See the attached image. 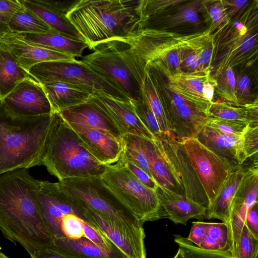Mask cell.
<instances>
[{
  "label": "cell",
  "mask_w": 258,
  "mask_h": 258,
  "mask_svg": "<svg viewBox=\"0 0 258 258\" xmlns=\"http://www.w3.org/2000/svg\"><path fill=\"white\" fill-rule=\"evenodd\" d=\"M40 181L26 168L0 175V230L30 255L51 247L53 239L38 204Z\"/></svg>",
  "instance_id": "1"
},
{
  "label": "cell",
  "mask_w": 258,
  "mask_h": 258,
  "mask_svg": "<svg viewBox=\"0 0 258 258\" xmlns=\"http://www.w3.org/2000/svg\"><path fill=\"white\" fill-rule=\"evenodd\" d=\"M135 0H78L66 17L93 49L98 45L134 35L139 16Z\"/></svg>",
  "instance_id": "2"
},
{
  "label": "cell",
  "mask_w": 258,
  "mask_h": 258,
  "mask_svg": "<svg viewBox=\"0 0 258 258\" xmlns=\"http://www.w3.org/2000/svg\"><path fill=\"white\" fill-rule=\"evenodd\" d=\"M51 115L21 116L0 102V175L41 165Z\"/></svg>",
  "instance_id": "3"
},
{
  "label": "cell",
  "mask_w": 258,
  "mask_h": 258,
  "mask_svg": "<svg viewBox=\"0 0 258 258\" xmlns=\"http://www.w3.org/2000/svg\"><path fill=\"white\" fill-rule=\"evenodd\" d=\"M59 181L70 178L100 177L107 165L89 152L80 137L59 113L51 115L41 165Z\"/></svg>",
  "instance_id": "4"
},
{
  "label": "cell",
  "mask_w": 258,
  "mask_h": 258,
  "mask_svg": "<svg viewBox=\"0 0 258 258\" xmlns=\"http://www.w3.org/2000/svg\"><path fill=\"white\" fill-rule=\"evenodd\" d=\"M61 189L86 210L133 225H143L100 177L70 178L58 182Z\"/></svg>",
  "instance_id": "5"
},
{
  "label": "cell",
  "mask_w": 258,
  "mask_h": 258,
  "mask_svg": "<svg viewBox=\"0 0 258 258\" xmlns=\"http://www.w3.org/2000/svg\"><path fill=\"white\" fill-rule=\"evenodd\" d=\"M100 178L142 223L167 218L155 190L140 181L121 162L107 165Z\"/></svg>",
  "instance_id": "6"
},
{
  "label": "cell",
  "mask_w": 258,
  "mask_h": 258,
  "mask_svg": "<svg viewBox=\"0 0 258 258\" xmlns=\"http://www.w3.org/2000/svg\"><path fill=\"white\" fill-rule=\"evenodd\" d=\"M30 75L42 85L53 82L71 83L83 87L92 94L104 93L118 100H131L117 85L97 74L81 60L51 61L36 64Z\"/></svg>",
  "instance_id": "7"
},
{
  "label": "cell",
  "mask_w": 258,
  "mask_h": 258,
  "mask_svg": "<svg viewBox=\"0 0 258 258\" xmlns=\"http://www.w3.org/2000/svg\"><path fill=\"white\" fill-rule=\"evenodd\" d=\"M178 34L160 31L143 42L132 51V58L140 69L149 67L167 79L181 73Z\"/></svg>",
  "instance_id": "8"
},
{
  "label": "cell",
  "mask_w": 258,
  "mask_h": 258,
  "mask_svg": "<svg viewBox=\"0 0 258 258\" xmlns=\"http://www.w3.org/2000/svg\"><path fill=\"white\" fill-rule=\"evenodd\" d=\"M180 141L184 146L207 196L209 209L213 205L225 181L235 169L229 163L204 146L197 138Z\"/></svg>",
  "instance_id": "9"
},
{
  "label": "cell",
  "mask_w": 258,
  "mask_h": 258,
  "mask_svg": "<svg viewBox=\"0 0 258 258\" xmlns=\"http://www.w3.org/2000/svg\"><path fill=\"white\" fill-rule=\"evenodd\" d=\"M81 61L117 85L131 99L142 100L141 91L113 40L98 45Z\"/></svg>",
  "instance_id": "10"
},
{
  "label": "cell",
  "mask_w": 258,
  "mask_h": 258,
  "mask_svg": "<svg viewBox=\"0 0 258 258\" xmlns=\"http://www.w3.org/2000/svg\"><path fill=\"white\" fill-rule=\"evenodd\" d=\"M37 199L42 215L53 238L63 237L61 222L64 216L74 214L87 221L86 210L64 193L58 182L40 180Z\"/></svg>",
  "instance_id": "11"
},
{
  "label": "cell",
  "mask_w": 258,
  "mask_h": 258,
  "mask_svg": "<svg viewBox=\"0 0 258 258\" xmlns=\"http://www.w3.org/2000/svg\"><path fill=\"white\" fill-rule=\"evenodd\" d=\"M156 138L181 180L185 197L208 209L207 196L182 142L162 133Z\"/></svg>",
  "instance_id": "12"
},
{
  "label": "cell",
  "mask_w": 258,
  "mask_h": 258,
  "mask_svg": "<svg viewBox=\"0 0 258 258\" xmlns=\"http://www.w3.org/2000/svg\"><path fill=\"white\" fill-rule=\"evenodd\" d=\"M86 211L87 220L98 227L127 258H146L143 225L115 221Z\"/></svg>",
  "instance_id": "13"
},
{
  "label": "cell",
  "mask_w": 258,
  "mask_h": 258,
  "mask_svg": "<svg viewBox=\"0 0 258 258\" xmlns=\"http://www.w3.org/2000/svg\"><path fill=\"white\" fill-rule=\"evenodd\" d=\"M0 102L11 111L21 116H35L51 113L50 105L43 85L31 76Z\"/></svg>",
  "instance_id": "14"
},
{
  "label": "cell",
  "mask_w": 258,
  "mask_h": 258,
  "mask_svg": "<svg viewBox=\"0 0 258 258\" xmlns=\"http://www.w3.org/2000/svg\"><path fill=\"white\" fill-rule=\"evenodd\" d=\"M90 100L113 120L122 135L129 133L145 137L151 140L156 139L139 119L130 102L118 100L98 92H93Z\"/></svg>",
  "instance_id": "15"
},
{
  "label": "cell",
  "mask_w": 258,
  "mask_h": 258,
  "mask_svg": "<svg viewBox=\"0 0 258 258\" xmlns=\"http://www.w3.org/2000/svg\"><path fill=\"white\" fill-rule=\"evenodd\" d=\"M257 1H252L242 15L230 20L213 33L215 49L212 63L222 59L240 43L250 30L257 27Z\"/></svg>",
  "instance_id": "16"
},
{
  "label": "cell",
  "mask_w": 258,
  "mask_h": 258,
  "mask_svg": "<svg viewBox=\"0 0 258 258\" xmlns=\"http://www.w3.org/2000/svg\"><path fill=\"white\" fill-rule=\"evenodd\" d=\"M142 145L153 179L157 184L172 192L185 196L181 180L159 140L157 138L151 140L142 136Z\"/></svg>",
  "instance_id": "17"
},
{
  "label": "cell",
  "mask_w": 258,
  "mask_h": 258,
  "mask_svg": "<svg viewBox=\"0 0 258 258\" xmlns=\"http://www.w3.org/2000/svg\"><path fill=\"white\" fill-rule=\"evenodd\" d=\"M21 3L37 15L57 33L67 37L83 40L66 17L76 1L20 0Z\"/></svg>",
  "instance_id": "18"
},
{
  "label": "cell",
  "mask_w": 258,
  "mask_h": 258,
  "mask_svg": "<svg viewBox=\"0 0 258 258\" xmlns=\"http://www.w3.org/2000/svg\"><path fill=\"white\" fill-rule=\"evenodd\" d=\"M69 124L78 134L87 150L100 163L109 165L118 161L122 152L120 140L97 128Z\"/></svg>",
  "instance_id": "19"
},
{
  "label": "cell",
  "mask_w": 258,
  "mask_h": 258,
  "mask_svg": "<svg viewBox=\"0 0 258 258\" xmlns=\"http://www.w3.org/2000/svg\"><path fill=\"white\" fill-rule=\"evenodd\" d=\"M0 42L9 48L20 67L28 73L33 67L42 62L77 60L71 55L26 43L11 33L1 38Z\"/></svg>",
  "instance_id": "20"
},
{
  "label": "cell",
  "mask_w": 258,
  "mask_h": 258,
  "mask_svg": "<svg viewBox=\"0 0 258 258\" xmlns=\"http://www.w3.org/2000/svg\"><path fill=\"white\" fill-rule=\"evenodd\" d=\"M155 191L167 218L176 224L186 225L192 218H205L207 208L187 198L158 185Z\"/></svg>",
  "instance_id": "21"
},
{
  "label": "cell",
  "mask_w": 258,
  "mask_h": 258,
  "mask_svg": "<svg viewBox=\"0 0 258 258\" xmlns=\"http://www.w3.org/2000/svg\"><path fill=\"white\" fill-rule=\"evenodd\" d=\"M69 124L82 125L106 132L118 140L122 134L113 120L90 100L58 112Z\"/></svg>",
  "instance_id": "22"
},
{
  "label": "cell",
  "mask_w": 258,
  "mask_h": 258,
  "mask_svg": "<svg viewBox=\"0 0 258 258\" xmlns=\"http://www.w3.org/2000/svg\"><path fill=\"white\" fill-rule=\"evenodd\" d=\"M196 138L235 169L241 165L242 136L226 134L206 125Z\"/></svg>",
  "instance_id": "23"
},
{
  "label": "cell",
  "mask_w": 258,
  "mask_h": 258,
  "mask_svg": "<svg viewBox=\"0 0 258 258\" xmlns=\"http://www.w3.org/2000/svg\"><path fill=\"white\" fill-rule=\"evenodd\" d=\"M51 248L68 258H127L119 250H111L98 245L85 237L70 239L54 238Z\"/></svg>",
  "instance_id": "24"
},
{
  "label": "cell",
  "mask_w": 258,
  "mask_h": 258,
  "mask_svg": "<svg viewBox=\"0 0 258 258\" xmlns=\"http://www.w3.org/2000/svg\"><path fill=\"white\" fill-rule=\"evenodd\" d=\"M42 85L50 105V115L87 102L92 94L83 87L66 82H53Z\"/></svg>",
  "instance_id": "25"
},
{
  "label": "cell",
  "mask_w": 258,
  "mask_h": 258,
  "mask_svg": "<svg viewBox=\"0 0 258 258\" xmlns=\"http://www.w3.org/2000/svg\"><path fill=\"white\" fill-rule=\"evenodd\" d=\"M11 34L30 44L44 47L74 57H81L88 45L84 40H75L55 33Z\"/></svg>",
  "instance_id": "26"
},
{
  "label": "cell",
  "mask_w": 258,
  "mask_h": 258,
  "mask_svg": "<svg viewBox=\"0 0 258 258\" xmlns=\"http://www.w3.org/2000/svg\"><path fill=\"white\" fill-rule=\"evenodd\" d=\"M245 170L241 165L230 174L213 205L207 210L205 218L218 219L229 224L234 198Z\"/></svg>",
  "instance_id": "27"
},
{
  "label": "cell",
  "mask_w": 258,
  "mask_h": 258,
  "mask_svg": "<svg viewBox=\"0 0 258 258\" xmlns=\"http://www.w3.org/2000/svg\"><path fill=\"white\" fill-rule=\"evenodd\" d=\"M30 76L19 65L9 48L0 42V101Z\"/></svg>",
  "instance_id": "28"
},
{
  "label": "cell",
  "mask_w": 258,
  "mask_h": 258,
  "mask_svg": "<svg viewBox=\"0 0 258 258\" xmlns=\"http://www.w3.org/2000/svg\"><path fill=\"white\" fill-rule=\"evenodd\" d=\"M211 73L210 70L191 73H180L168 78V82L165 86L190 100L211 105L212 103L205 99L203 92L204 83Z\"/></svg>",
  "instance_id": "29"
},
{
  "label": "cell",
  "mask_w": 258,
  "mask_h": 258,
  "mask_svg": "<svg viewBox=\"0 0 258 258\" xmlns=\"http://www.w3.org/2000/svg\"><path fill=\"white\" fill-rule=\"evenodd\" d=\"M257 27L250 30L237 47L222 59L213 69L215 75L225 68H232L248 60L254 59L257 53Z\"/></svg>",
  "instance_id": "30"
},
{
  "label": "cell",
  "mask_w": 258,
  "mask_h": 258,
  "mask_svg": "<svg viewBox=\"0 0 258 258\" xmlns=\"http://www.w3.org/2000/svg\"><path fill=\"white\" fill-rule=\"evenodd\" d=\"M9 28L11 33L17 34L57 33L22 3L20 8L12 17Z\"/></svg>",
  "instance_id": "31"
},
{
  "label": "cell",
  "mask_w": 258,
  "mask_h": 258,
  "mask_svg": "<svg viewBox=\"0 0 258 258\" xmlns=\"http://www.w3.org/2000/svg\"><path fill=\"white\" fill-rule=\"evenodd\" d=\"M184 41L193 49L199 62L200 70H211L215 52L214 36L208 28L198 33L182 36Z\"/></svg>",
  "instance_id": "32"
},
{
  "label": "cell",
  "mask_w": 258,
  "mask_h": 258,
  "mask_svg": "<svg viewBox=\"0 0 258 258\" xmlns=\"http://www.w3.org/2000/svg\"><path fill=\"white\" fill-rule=\"evenodd\" d=\"M202 223L204 236L199 248L211 250H231V236L226 223Z\"/></svg>",
  "instance_id": "33"
},
{
  "label": "cell",
  "mask_w": 258,
  "mask_h": 258,
  "mask_svg": "<svg viewBox=\"0 0 258 258\" xmlns=\"http://www.w3.org/2000/svg\"><path fill=\"white\" fill-rule=\"evenodd\" d=\"M120 141L122 152L119 159L133 163L153 179L143 148L142 136L133 134H125L122 135Z\"/></svg>",
  "instance_id": "34"
},
{
  "label": "cell",
  "mask_w": 258,
  "mask_h": 258,
  "mask_svg": "<svg viewBox=\"0 0 258 258\" xmlns=\"http://www.w3.org/2000/svg\"><path fill=\"white\" fill-rule=\"evenodd\" d=\"M145 73V78L140 88L142 99L154 113L162 133L170 135L159 92L148 74Z\"/></svg>",
  "instance_id": "35"
},
{
  "label": "cell",
  "mask_w": 258,
  "mask_h": 258,
  "mask_svg": "<svg viewBox=\"0 0 258 258\" xmlns=\"http://www.w3.org/2000/svg\"><path fill=\"white\" fill-rule=\"evenodd\" d=\"M257 160L246 169L234 199L251 208L257 203L258 169Z\"/></svg>",
  "instance_id": "36"
},
{
  "label": "cell",
  "mask_w": 258,
  "mask_h": 258,
  "mask_svg": "<svg viewBox=\"0 0 258 258\" xmlns=\"http://www.w3.org/2000/svg\"><path fill=\"white\" fill-rule=\"evenodd\" d=\"M205 1H190L181 6L176 13L170 16L166 21L169 27L183 24H191L199 26L200 24L199 13L204 10Z\"/></svg>",
  "instance_id": "37"
},
{
  "label": "cell",
  "mask_w": 258,
  "mask_h": 258,
  "mask_svg": "<svg viewBox=\"0 0 258 258\" xmlns=\"http://www.w3.org/2000/svg\"><path fill=\"white\" fill-rule=\"evenodd\" d=\"M208 117L240 120L249 124L248 111L245 105L236 104L226 101H213L209 108Z\"/></svg>",
  "instance_id": "38"
},
{
  "label": "cell",
  "mask_w": 258,
  "mask_h": 258,
  "mask_svg": "<svg viewBox=\"0 0 258 258\" xmlns=\"http://www.w3.org/2000/svg\"><path fill=\"white\" fill-rule=\"evenodd\" d=\"M213 77L217 82L215 93L224 101L238 104L236 96L235 73L233 68L226 67Z\"/></svg>",
  "instance_id": "39"
},
{
  "label": "cell",
  "mask_w": 258,
  "mask_h": 258,
  "mask_svg": "<svg viewBox=\"0 0 258 258\" xmlns=\"http://www.w3.org/2000/svg\"><path fill=\"white\" fill-rule=\"evenodd\" d=\"M184 0H140L138 6L139 27L171 7L186 2Z\"/></svg>",
  "instance_id": "40"
},
{
  "label": "cell",
  "mask_w": 258,
  "mask_h": 258,
  "mask_svg": "<svg viewBox=\"0 0 258 258\" xmlns=\"http://www.w3.org/2000/svg\"><path fill=\"white\" fill-rule=\"evenodd\" d=\"M130 102L144 125L155 138L159 137L162 132L155 116L147 103L143 99H131Z\"/></svg>",
  "instance_id": "41"
},
{
  "label": "cell",
  "mask_w": 258,
  "mask_h": 258,
  "mask_svg": "<svg viewBox=\"0 0 258 258\" xmlns=\"http://www.w3.org/2000/svg\"><path fill=\"white\" fill-rule=\"evenodd\" d=\"M204 9L211 21L208 29L212 33L218 31L230 21L222 0L205 1Z\"/></svg>",
  "instance_id": "42"
},
{
  "label": "cell",
  "mask_w": 258,
  "mask_h": 258,
  "mask_svg": "<svg viewBox=\"0 0 258 258\" xmlns=\"http://www.w3.org/2000/svg\"><path fill=\"white\" fill-rule=\"evenodd\" d=\"M179 66L181 73H191L201 71L198 59L193 49L183 39L178 37Z\"/></svg>",
  "instance_id": "43"
},
{
  "label": "cell",
  "mask_w": 258,
  "mask_h": 258,
  "mask_svg": "<svg viewBox=\"0 0 258 258\" xmlns=\"http://www.w3.org/2000/svg\"><path fill=\"white\" fill-rule=\"evenodd\" d=\"M206 125L226 134L242 136L249 124L240 120L208 117Z\"/></svg>",
  "instance_id": "44"
},
{
  "label": "cell",
  "mask_w": 258,
  "mask_h": 258,
  "mask_svg": "<svg viewBox=\"0 0 258 258\" xmlns=\"http://www.w3.org/2000/svg\"><path fill=\"white\" fill-rule=\"evenodd\" d=\"M235 258H258V239L253 236L245 224L241 233Z\"/></svg>",
  "instance_id": "45"
},
{
  "label": "cell",
  "mask_w": 258,
  "mask_h": 258,
  "mask_svg": "<svg viewBox=\"0 0 258 258\" xmlns=\"http://www.w3.org/2000/svg\"><path fill=\"white\" fill-rule=\"evenodd\" d=\"M258 126L249 125L242 135V147L240 163L242 165L247 159L257 154Z\"/></svg>",
  "instance_id": "46"
},
{
  "label": "cell",
  "mask_w": 258,
  "mask_h": 258,
  "mask_svg": "<svg viewBox=\"0 0 258 258\" xmlns=\"http://www.w3.org/2000/svg\"><path fill=\"white\" fill-rule=\"evenodd\" d=\"M82 224L84 237L102 247L111 250H119L96 226L84 220H82Z\"/></svg>",
  "instance_id": "47"
},
{
  "label": "cell",
  "mask_w": 258,
  "mask_h": 258,
  "mask_svg": "<svg viewBox=\"0 0 258 258\" xmlns=\"http://www.w3.org/2000/svg\"><path fill=\"white\" fill-rule=\"evenodd\" d=\"M235 78L236 96L238 104L244 105L253 102L255 100L252 99L249 75L242 71L235 74Z\"/></svg>",
  "instance_id": "48"
},
{
  "label": "cell",
  "mask_w": 258,
  "mask_h": 258,
  "mask_svg": "<svg viewBox=\"0 0 258 258\" xmlns=\"http://www.w3.org/2000/svg\"><path fill=\"white\" fill-rule=\"evenodd\" d=\"M21 6L20 0H0V39L11 33L10 20Z\"/></svg>",
  "instance_id": "49"
},
{
  "label": "cell",
  "mask_w": 258,
  "mask_h": 258,
  "mask_svg": "<svg viewBox=\"0 0 258 258\" xmlns=\"http://www.w3.org/2000/svg\"><path fill=\"white\" fill-rule=\"evenodd\" d=\"M82 220L84 219L74 214L64 216L61 222V230L63 237L70 239L84 237Z\"/></svg>",
  "instance_id": "50"
},
{
  "label": "cell",
  "mask_w": 258,
  "mask_h": 258,
  "mask_svg": "<svg viewBox=\"0 0 258 258\" xmlns=\"http://www.w3.org/2000/svg\"><path fill=\"white\" fill-rule=\"evenodd\" d=\"M230 20L238 18L246 11L252 1L249 0H222Z\"/></svg>",
  "instance_id": "51"
},
{
  "label": "cell",
  "mask_w": 258,
  "mask_h": 258,
  "mask_svg": "<svg viewBox=\"0 0 258 258\" xmlns=\"http://www.w3.org/2000/svg\"><path fill=\"white\" fill-rule=\"evenodd\" d=\"M174 241L181 249L183 258H202L199 248L186 238L178 234L174 235Z\"/></svg>",
  "instance_id": "52"
},
{
  "label": "cell",
  "mask_w": 258,
  "mask_h": 258,
  "mask_svg": "<svg viewBox=\"0 0 258 258\" xmlns=\"http://www.w3.org/2000/svg\"><path fill=\"white\" fill-rule=\"evenodd\" d=\"M118 161L126 166L133 175L145 185L151 189L156 190L158 184L144 170L130 162L119 159Z\"/></svg>",
  "instance_id": "53"
},
{
  "label": "cell",
  "mask_w": 258,
  "mask_h": 258,
  "mask_svg": "<svg viewBox=\"0 0 258 258\" xmlns=\"http://www.w3.org/2000/svg\"><path fill=\"white\" fill-rule=\"evenodd\" d=\"M258 203H255L248 211L245 225L253 236L258 239Z\"/></svg>",
  "instance_id": "54"
},
{
  "label": "cell",
  "mask_w": 258,
  "mask_h": 258,
  "mask_svg": "<svg viewBox=\"0 0 258 258\" xmlns=\"http://www.w3.org/2000/svg\"><path fill=\"white\" fill-rule=\"evenodd\" d=\"M192 227L186 239L199 247L203 239L204 229L202 221L192 222Z\"/></svg>",
  "instance_id": "55"
},
{
  "label": "cell",
  "mask_w": 258,
  "mask_h": 258,
  "mask_svg": "<svg viewBox=\"0 0 258 258\" xmlns=\"http://www.w3.org/2000/svg\"><path fill=\"white\" fill-rule=\"evenodd\" d=\"M216 85V79L211 75V73L209 74L204 83L203 92L205 99L210 103L213 102Z\"/></svg>",
  "instance_id": "56"
},
{
  "label": "cell",
  "mask_w": 258,
  "mask_h": 258,
  "mask_svg": "<svg viewBox=\"0 0 258 258\" xmlns=\"http://www.w3.org/2000/svg\"><path fill=\"white\" fill-rule=\"evenodd\" d=\"M30 256L31 258H68L51 247L37 250Z\"/></svg>",
  "instance_id": "57"
},
{
  "label": "cell",
  "mask_w": 258,
  "mask_h": 258,
  "mask_svg": "<svg viewBox=\"0 0 258 258\" xmlns=\"http://www.w3.org/2000/svg\"><path fill=\"white\" fill-rule=\"evenodd\" d=\"M173 258H183L181 250L180 248L178 249L177 253Z\"/></svg>",
  "instance_id": "58"
},
{
  "label": "cell",
  "mask_w": 258,
  "mask_h": 258,
  "mask_svg": "<svg viewBox=\"0 0 258 258\" xmlns=\"http://www.w3.org/2000/svg\"><path fill=\"white\" fill-rule=\"evenodd\" d=\"M0 258H9L3 252H0Z\"/></svg>",
  "instance_id": "59"
}]
</instances>
